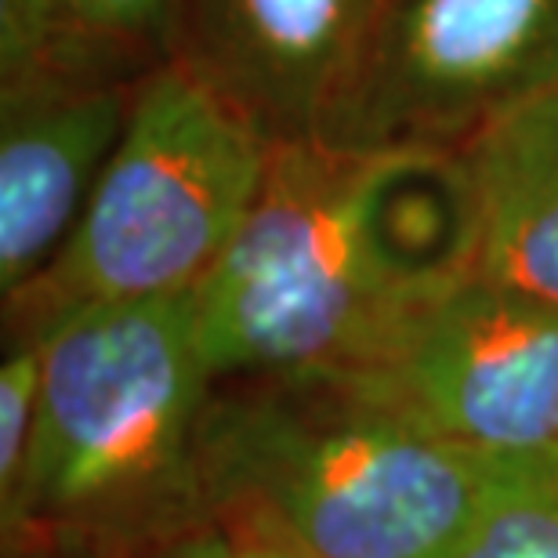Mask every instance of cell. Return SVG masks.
<instances>
[{
  "mask_svg": "<svg viewBox=\"0 0 558 558\" xmlns=\"http://www.w3.org/2000/svg\"><path fill=\"white\" fill-rule=\"evenodd\" d=\"M472 272L475 199L461 156L287 145L196 287L204 363L215 385L360 366Z\"/></svg>",
  "mask_w": 558,
  "mask_h": 558,
  "instance_id": "6da1fadb",
  "label": "cell"
},
{
  "mask_svg": "<svg viewBox=\"0 0 558 558\" xmlns=\"http://www.w3.org/2000/svg\"><path fill=\"white\" fill-rule=\"evenodd\" d=\"M500 464L344 366L240 377L199 421L185 519L301 558H450Z\"/></svg>",
  "mask_w": 558,
  "mask_h": 558,
  "instance_id": "7a4b0ae2",
  "label": "cell"
},
{
  "mask_svg": "<svg viewBox=\"0 0 558 558\" xmlns=\"http://www.w3.org/2000/svg\"><path fill=\"white\" fill-rule=\"evenodd\" d=\"M26 333L44 338V388L26 464L0 497L4 541L106 558L182 522L215 396L196 290L95 301Z\"/></svg>",
  "mask_w": 558,
  "mask_h": 558,
  "instance_id": "3957f363",
  "label": "cell"
},
{
  "mask_svg": "<svg viewBox=\"0 0 558 558\" xmlns=\"http://www.w3.org/2000/svg\"><path fill=\"white\" fill-rule=\"evenodd\" d=\"M272 153L178 62L142 76L81 226L37 283L4 301L15 333L95 301L193 294L258 204Z\"/></svg>",
  "mask_w": 558,
  "mask_h": 558,
  "instance_id": "277c9868",
  "label": "cell"
},
{
  "mask_svg": "<svg viewBox=\"0 0 558 558\" xmlns=\"http://www.w3.org/2000/svg\"><path fill=\"white\" fill-rule=\"evenodd\" d=\"M558 84V0H374L316 142L464 156Z\"/></svg>",
  "mask_w": 558,
  "mask_h": 558,
  "instance_id": "5b68a950",
  "label": "cell"
},
{
  "mask_svg": "<svg viewBox=\"0 0 558 558\" xmlns=\"http://www.w3.org/2000/svg\"><path fill=\"white\" fill-rule=\"evenodd\" d=\"M344 371L457 450L486 461L558 457L555 301L472 272Z\"/></svg>",
  "mask_w": 558,
  "mask_h": 558,
  "instance_id": "8992f818",
  "label": "cell"
},
{
  "mask_svg": "<svg viewBox=\"0 0 558 558\" xmlns=\"http://www.w3.org/2000/svg\"><path fill=\"white\" fill-rule=\"evenodd\" d=\"M374 0H182L174 59L272 149L316 142Z\"/></svg>",
  "mask_w": 558,
  "mask_h": 558,
  "instance_id": "52a82bcc",
  "label": "cell"
},
{
  "mask_svg": "<svg viewBox=\"0 0 558 558\" xmlns=\"http://www.w3.org/2000/svg\"><path fill=\"white\" fill-rule=\"evenodd\" d=\"M135 84L0 81V294L51 269L128 128Z\"/></svg>",
  "mask_w": 558,
  "mask_h": 558,
  "instance_id": "ba28073f",
  "label": "cell"
},
{
  "mask_svg": "<svg viewBox=\"0 0 558 558\" xmlns=\"http://www.w3.org/2000/svg\"><path fill=\"white\" fill-rule=\"evenodd\" d=\"M461 160L475 199V272L558 305V84Z\"/></svg>",
  "mask_w": 558,
  "mask_h": 558,
  "instance_id": "9c48e42d",
  "label": "cell"
},
{
  "mask_svg": "<svg viewBox=\"0 0 558 558\" xmlns=\"http://www.w3.org/2000/svg\"><path fill=\"white\" fill-rule=\"evenodd\" d=\"M182 0H0V81L138 84L174 59Z\"/></svg>",
  "mask_w": 558,
  "mask_h": 558,
  "instance_id": "30bf717a",
  "label": "cell"
},
{
  "mask_svg": "<svg viewBox=\"0 0 558 558\" xmlns=\"http://www.w3.org/2000/svg\"><path fill=\"white\" fill-rule=\"evenodd\" d=\"M450 558H558V457L500 464Z\"/></svg>",
  "mask_w": 558,
  "mask_h": 558,
  "instance_id": "8fae6325",
  "label": "cell"
},
{
  "mask_svg": "<svg viewBox=\"0 0 558 558\" xmlns=\"http://www.w3.org/2000/svg\"><path fill=\"white\" fill-rule=\"evenodd\" d=\"M44 388V338L15 333V349L8 352L0 371V497L15 489L26 464L33 428H37Z\"/></svg>",
  "mask_w": 558,
  "mask_h": 558,
  "instance_id": "7c38bea8",
  "label": "cell"
},
{
  "mask_svg": "<svg viewBox=\"0 0 558 558\" xmlns=\"http://www.w3.org/2000/svg\"><path fill=\"white\" fill-rule=\"evenodd\" d=\"M106 558H262V551L218 522L182 519Z\"/></svg>",
  "mask_w": 558,
  "mask_h": 558,
  "instance_id": "4fadbf2b",
  "label": "cell"
},
{
  "mask_svg": "<svg viewBox=\"0 0 558 558\" xmlns=\"http://www.w3.org/2000/svg\"><path fill=\"white\" fill-rule=\"evenodd\" d=\"M258 548V544H254ZM262 551V558H301V555H287V551H272V548H258Z\"/></svg>",
  "mask_w": 558,
  "mask_h": 558,
  "instance_id": "5bb4252c",
  "label": "cell"
}]
</instances>
